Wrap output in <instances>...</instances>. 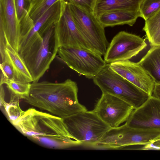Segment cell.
Wrapping results in <instances>:
<instances>
[{
	"label": "cell",
	"mask_w": 160,
	"mask_h": 160,
	"mask_svg": "<svg viewBox=\"0 0 160 160\" xmlns=\"http://www.w3.org/2000/svg\"><path fill=\"white\" fill-rule=\"evenodd\" d=\"M17 15L20 23L27 13L25 7V0H14Z\"/></svg>",
	"instance_id": "obj_26"
},
{
	"label": "cell",
	"mask_w": 160,
	"mask_h": 160,
	"mask_svg": "<svg viewBox=\"0 0 160 160\" xmlns=\"http://www.w3.org/2000/svg\"><path fill=\"white\" fill-rule=\"evenodd\" d=\"M125 124L135 128L160 130V99L150 96L133 110Z\"/></svg>",
	"instance_id": "obj_12"
},
{
	"label": "cell",
	"mask_w": 160,
	"mask_h": 160,
	"mask_svg": "<svg viewBox=\"0 0 160 160\" xmlns=\"http://www.w3.org/2000/svg\"><path fill=\"white\" fill-rule=\"evenodd\" d=\"M54 32L59 48L71 47L92 50L78 28L69 5L66 3L60 18L55 24Z\"/></svg>",
	"instance_id": "obj_11"
},
{
	"label": "cell",
	"mask_w": 160,
	"mask_h": 160,
	"mask_svg": "<svg viewBox=\"0 0 160 160\" xmlns=\"http://www.w3.org/2000/svg\"><path fill=\"white\" fill-rule=\"evenodd\" d=\"M160 138V130L132 128L125 124L110 129L95 147L122 149L134 145H144Z\"/></svg>",
	"instance_id": "obj_5"
},
{
	"label": "cell",
	"mask_w": 160,
	"mask_h": 160,
	"mask_svg": "<svg viewBox=\"0 0 160 160\" xmlns=\"http://www.w3.org/2000/svg\"><path fill=\"white\" fill-rule=\"evenodd\" d=\"M76 83L68 79L61 82H33L26 102L63 118L87 110L78 102Z\"/></svg>",
	"instance_id": "obj_2"
},
{
	"label": "cell",
	"mask_w": 160,
	"mask_h": 160,
	"mask_svg": "<svg viewBox=\"0 0 160 160\" xmlns=\"http://www.w3.org/2000/svg\"><path fill=\"white\" fill-rule=\"evenodd\" d=\"M143 30L151 47L160 46V8L145 20Z\"/></svg>",
	"instance_id": "obj_19"
},
{
	"label": "cell",
	"mask_w": 160,
	"mask_h": 160,
	"mask_svg": "<svg viewBox=\"0 0 160 160\" xmlns=\"http://www.w3.org/2000/svg\"><path fill=\"white\" fill-rule=\"evenodd\" d=\"M43 38L40 47L24 61L32 76L33 82H38L49 68L59 48L54 32V26L44 34Z\"/></svg>",
	"instance_id": "obj_8"
},
{
	"label": "cell",
	"mask_w": 160,
	"mask_h": 160,
	"mask_svg": "<svg viewBox=\"0 0 160 160\" xmlns=\"http://www.w3.org/2000/svg\"><path fill=\"white\" fill-rule=\"evenodd\" d=\"M0 26L3 28L6 41L18 52L21 37L20 24L14 0H0Z\"/></svg>",
	"instance_id": "obj_14"
},
{
	"label": "cell",
	"mask_w": 160,
	"mask_h": 160,
	"mask_svg": "<svg viewBox=\"0 0 160 160\" xmlns=\"http://www.w3.org/2000/svg\"><path fill=\"white\" fill-rule=\"evenodd\" d=\"M68 5H72L89 12L93 13L97 0H63Z\"/></svg>",
	"instance_id": "obj_25"
},
{
	"label": "cell",
	"mask_w": 160,
	"mask_h": 160,
	"mask_svg": "<svg viewBox=\"0 0 160 160\" xmlns=\"http://www.w3.org/2000/svg\"><path fill=\"white\" fill-rule=\"evenodd\" d=\"M59 0H30L27 10L34 24L47 9Z\"/></svg>",
	"instance_id": "obj_20"
},
{
	"label": "cell",
	"mask_w": 160,
	"mask_h": 160,
	"mask_svg": "<svg viewBox=\"0 0 160 160\" xmlns=\"http://www.w3.org/2000/svg\"><path fill=\"white\" fill-rule=\"evenodd\" d=\"M142 0H97L93 13L98 18L104 12L113 10L139 11Z\"/></svg>",
	"instance_id": "obj_18"
},
{
	"label": "cell",
	"mask_w": 160,
	"mask_h": 160,
	"mask_svg": "<svg viewBox=\"0 0 160 160\" xmlns=\"http://www.w3.org/2000/svg\"><path fill=\"white\" fill-rule=\"evenodd\" d=\"M134 109L131 105L121 99L102 93L92 111L112 128L126 122Z\"/></svg>",
	"instance_id": "obj_10"
},
{
	"label": "cell",
	"mask_w": 160,
	"mask_h": 160,
	"mask_svg": "<svg viewBox=\"0 0 160 160\" xmlns=\"http://www.w3.org/2000/svg\"><path fill=\"white\" fill-rule=\"evenodd\" d=\"M145 39L125 31H121L109 44L104 60L108 64L129 60L147 46Z\"/></svg>",
	"instance_id": "obj_9"
},
{
	"label": "cell",
	"mask_w": 160,
	"mask_h": 160,
	"mask_svg": "<svg viewBox=\"0 0 160 160\" xmlns=\"http://www.w3.org/2000/svg\"><path fill=\"white\" fill-rule=\"evenodd\" d=\"M21 133L43 146L63 149L81 144L69 133L64 119L33 108L11 123Z\"/></svg>",
	"instance_id": "obj_1"
},
{
	"label": "cell",
	"mask_w": 160,
	"mask_h": 160,
	"mask_svg": "<svg viewBox=\"0 0 160 160\" xmlns=\"http://www.w3.org/2000/svg\"><path fill=\"white\" fill-rule=\"evenodd\" d=\"M111 68L123 78L152 95L155 86L152 78L139 64L127 60L109 64Z\"/></svg>",
	"instance_id": "obj_13"
},
{
	"label": "cell",
	"mask_w": 160,
	"mask_h": 160,
	"mask_svg": "<svg viewBox=\"0 0 160 160\" xmlns=\"http://www.w3.org/2000/svg\"><path fill=\"white\" fill-rule=\"evenodd\" d=\"M20 98L17 95L11 93L10 101L6 102L3 100L0 102V106H3L11 123L17 120L24 113L20 107L19 104Z\"/></svg>",
	"instance_id": "obj_21"
},
{
	"label": "cell",
	"mask_w": 160,
	"mask_h": 160,
	"mask_svg": "<svg viewBox=\"0 0 160 160\" xmlns=\"http://www.w3.org/2000/svg\"><path fill=\"white\" fill-rule=\"evenodd\" d=\"M139 17H141L139 11L113 10L104 12L98 18L105 28L124 24L132 26Z\"/></svg>",
	"instance_id": "obj_15"
},
{
	"label": "cell",
	"mask_w": 160,
	"mask_h": 160,
	"mask_svg": "<svg viewBox=\"0 0 160 160\" xmlns=\"http://www.w3.org/2000/svg\"><path fill=\"white\" fill-rule=\"evenodd\" d=\"M5 84L11 93L15 94L20 99H25L29 94L31 84L24 83L9 79L0 81V85Z\"/></svg>",
	"instance_id": "obj_22"
},
{
	"label": "cell",
	"mask_w": 160,
	"mask_h": 160,
	"mask_svg": "<svg viewBox=\"0 0 160 160\" xmlns=\"http://www.w3.org/2000/svg\"><path fill=\"white\" fill-rule=\"evenodd\" d=\"M63 119L75 140L94 147L111 128L92 111H82Z\"/></svg>",
	"instance_id": "obj_4"
},
{
	"label": "cell",
	"mask_w": 160,
	"mask_h": 160,
	"mask_svg": "<svg viewBox=\"0 0 160 160\" xmlns=\"http://www.w3.org/2000/svg\"><path fill=\"white\" fill-rule=\"evenodd\" d=\"M94 83L103 94H111L126 101L135 109L143 104L150 96L113 70L108 64L93 78Z\"/></svg>",
	"instance_id": "obj_3"
},
{
	"label": "cell",
	"mask_w": 160,
	"mask_h": 160,
	"mask_svg": "<svg viewBox=\"0 0 160 160\" xmlns=\"http://www.w3.org/2000/svg\"><path fill=\"white\" fill-rule=\"evenodd\" d=\"M152 95L160 99V84H155Z\"/></svg>",
	"instance_id": "obj_27"
},
{
	"label": "cell",
	"mask_w": 160,
	"mask_h": 160,
	"mask_svg": "<svg viewBox=\"0 0 160 160\" xmlns=\"http://www.w3.org/2000/svg\"><path fill=\"white\" fill-rule=\"evenodd\" d=\"M74 20L91 50L104 55L109 45L104 28L93 13L72 5H68Z\"/></svg>",
	"instance_id": "obj_6"
},
{
	"label": "cell",
	"mask_w": 160,
	"mask_h": 160,
	"mask_svg": "<svg viewBox=\"0 0 160 160\" xmlns=\"http://www.w3.org/2000/svg\"><path fill=\"white\" fill-rule=\"evenodd\" d=\"M0 81L6 79L14 80L15 75L13 68L10 60L6 54L3 62L0 63Z\"/></svg>",
	"instance_id": "obj_24"
},
{
	"label": "cell",
	"mask_w": 160,
	"mask_h": 160,
	"mask_svg": "<svg viewBox=\"0 0 160 160\" xmlns=\"http://www.w3.org/2000/svg\"><path fill=\"white\" fill-rule=\"evenodd\" d=\"M58 54L71 69L89 78H93L107 66L102 56L90 50L59 47Z\"/></svg>",
	"instance_id": "obj_7"
},
{
	"label": "cell",
	"mask_w": 160,
	"mask_h": 160,
	"mask_svg": "<svg viewBox=\"0 0 160 160\" xmlns=\"http://www.w3.org/2000/svg\"><path fill=\"white\" fill-rule=\"evenodd\" d=\"M5 54L10 60L14 72V81L24 83L33 82L32 76L23 59L7 41Z\"/></svg>",
	"instance_id": "obj_16"
},
{
	"label": "cell",
	"mask_w": 160,
	"mask_h": 160,
	"mask_svg": "<svg viewBox=\"0 0 160 160\" xmlns=\"http://www.w3.org/2000/svg\"><path fill=\"white\" fill-rule=\"evenodd\" d=\"M160 8V0H142L139 7L141 17L146 20Z\"/></svg>",
	"instance_id": "obj_23"
},
{
	"label": "cell",
	"mask_w": 160,
	"mask_h": 160,
	"mask_svg": "<svg viewBox=\"0 0 160 160\" xmlns=\"http://www.w3.org/2000/svg\"><path fill=\"white\" fill-rule=\"evenodd\" d=\"M138 62L155 84H160V46L151 47Z\"/></svg>",
	"instance_id": "obj_17"
},
{
	"label": "cell",
	"mask_w": 160,
	"mask_h": 160,
	"mask_svg": "<svg viewBox=\"0 0 160 160\" xmlns=\"http://www.w3.org/2000/svg\"><path fill=\"white\" fill-rule=\"evenodd\" d=\"M27 0L28 2H29V1H30V0Z\"/></svg>",
	"instance_id": "obj_28"
}]
</instances>
